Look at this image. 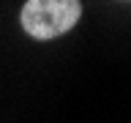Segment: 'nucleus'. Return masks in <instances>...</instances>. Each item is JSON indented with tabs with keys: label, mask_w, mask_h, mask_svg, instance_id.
I'll return each instance as SVG.
<instances>
[{
	"label": "nucleus",
	"mask_w": 131,
	"mask_h": 123,
	"mask_svg": "<svg viewBox=\"0 0 131 123\" xmlns=\"http://www.w3.org/2000/svg\"><path fill=\"white\" fill-rule=\"evenodd\" d=\"M79 0H27L22 8V27L33 38L63 36L79 22Z\"/></svg>",
	"instance_id": "nucleus-1"
}]
</instances>
